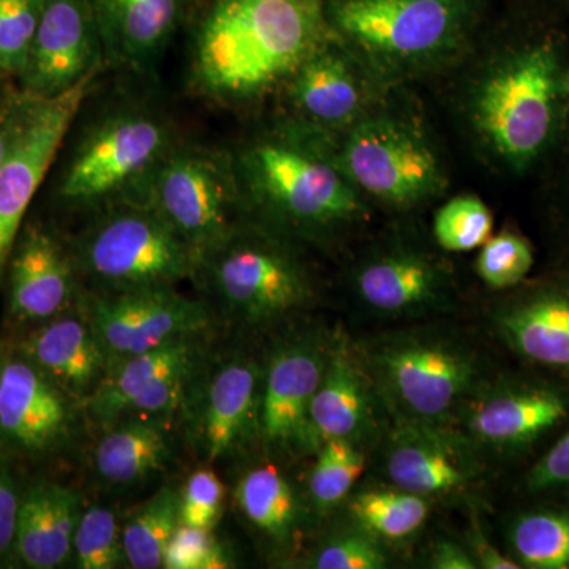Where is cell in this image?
Returning <instances> with one entry per match:
<instances>
[{"label":"cell","instance_id":"obj_1","mask_svg":"<svg viewBox=\"0 0 569 569\" xmlns=\"http://www.w3.org/2000/svg\"><path fill=\"white\" fill-rule=\"evenodd\" d=\"M567 51L548 33L511 41L475 82L468 121L497 167L526 176L559 151L569 129Z\"/></svg>","mask_w":569,"mask_h":569},{"label":"cell","instance_id":"obj_2","mask_svg":"<svg viewBox=\"0 0 569 569\" xmlns=\"http://www.w3.org/2000/svg\"><path fill=\"white\" fill-rule=\"evenodd\" d=\"M331 39L323 0H211L194 74L213 97L252 99L290 80Z\"/></svg>","mask_w":569,"mask_h":569},{"label":"cell","instance_id":"obj_3","mask_svg":"<svg viewBox=\"0 0 569 569\" xmlns=\"http://www.w3.org/2000/svg\"><path fill=\"white\" fill-rule=\"evenodd\" d=\"M247 181L257 200L291 227L328 231L365 212L362 193L348 178L328 134H272L244 156Z\"/></svg>","mask_w":569,"mask_h":569},{"label":"cell","instance_id":"obj_4","mask_svg":"<svg viewBox=\"0 0 569 569\" xmlns=\"http://www.w3.org/2000/svg\"><path fill=\"white\" fill-rule=\"evenodd\" d=\"M332 24L378 67L406 71L433 66L458 50L467 0H337Z\"/></svg>","mask_w":569,"mask_h":569},{"label":"cell","instance_id":"obj_5","mask_svg":"<svg viewBox=\"0 0 569 569\" xmlns=\"http://www.w3.org/2000/svg\"><path fill=\"white\" fill-rule=\"evenodd\" d=\"M337 149L356 189L391 208L426 203L447 183L430 138L403 116L369 111L346 130Z\"/></svg>","mask_w":569,"mask_h":569},{"label":"cell","instance_id":"obj_6","mask_svg":"<svg viewBox=\"0 0 569 569\" xmlns=\"http://www.w3.org/2000/svg\"><path fill=\"white\" fill-rule=\"evenodd\" d=\"M365 362L402 419L432 425L456 410L478 377L470 351L430 335L387 337L366 351Z\"/></svg>","mask_w":569,"mask_h":569},{"label":"cell","instance_id":"obj_7","mask_svg":"<svg viewBox=\"0 0 569 569\" xmlns=\"http://www.w3.org/2000/svg\"><path fill=\"white\" fill-rule=\"evenodd\" d=\"M198 257L152 208L112 213L82 246V260L91 274L122 291L170 288L190 276Z\"/></svg>","mask_w":569,"mask_h":569},{"label":"cell","instance_id":"obj_8","mask_svg":"<svg viewBox=\"0 0 569 569\" xmlns=\"http://www.w3.org/2000/svg\"><path fill=\"white\" fill-rule=\"evenodd\" d=\"M93 74L51 99L28 97L18 111L17 133L0 164V276L21 222L69 132Z\"/></svg>","mask_w":569,"mask_h":569},{"label":"cell","instance_id":"obj_9","mask_svg":"<svg viewBox=\"0 0 569 569\" xmlns=\"http://www.w3.org/2000/svg\"><path fill=\"white\" fill-rule=\"evenodd\" d=\"M151 200V208L198 254L211 252L228 238L234 201L233 176L227 164L208 153H174L163 157L153 168Z\"/></svg>","mask_w":569,"mask_h":569},{"label":"cell","instance_id":"obj_10","mask_svg":"<svg viewBox=\"0 0 569 569\" xmlns=\"http://www.w3.org/2000/svg\"><path fill=\"white\" fill-rule=\"evenodd\" d=\"M212 250H216L212 279L217 291L247 320L282 317L309 299L305 269L276 242L228 236Z\"/></svg>","mask_w":569,"mask_h":569},{"label":"cell","instance_id":"obj_11","mask_svg":"<svg viewBox=\"0 0 569 569\" xmlns=\"http://www.w3.org/2000/svg\"><path fill=\"white\" fill-rule=\"evenodd\" d=\"M167 148L168 130L157 119L144 114L111 119L74 153L61 194L74 203L108 197L152 171Z\"/></svg>","mask_w":569,"mask_h":569},{"label":"cell","instance_id":"obj_12","mask_svg":"<svg viewBox=\"0 0 569 569\" xmlns=\"http://www.w3.org/2000/svg\"><path fill=\"white\" fill-rule=\"evenodd\" d=\"M89 325L108 358L126 359L176 340L192 339L208 325V313L200 302L170 288H138L97 299Z\"/></svg>","mask_w":569,"mask_h":569},{"label":"cell","instance_id":"obj_13","mask_svg":"<svg viewBox=\"0 0 569 569\" xmlns=\"http://www.w3.org/2000/svg\"><path fill=\"white\" fill-rule=\"evenodd\" d=\"M100 39L91 0H47L20 74L26 96L51 99L91 77Z\"/></svg>","mask_w":569,"mask_h":569},{"label":"cell","instance_id":"obj_14","mask_svg":"<svg viewBox=\"0 0 569 569\" xmlns=\"http://www.w3.org/2000/svg\"><path fill=\"white\" fill-rule=\"evenodd\" d=\"M291 103L320 132L348 130L372 111V92L350 51L326 41L290 78Z\"/></svg>","mask_w":569,"mask_h":569},{"label":"cell","instance_id":"obj_15","mask_svg":"<svg viewBox=\"0 0 569 569\" xmlns=\"http://www.w3.org/2000/svg\"><path fill=\"white\" fill-rule=\"evenodd\" d=\"M325 358L310 343H291L272 358L260 406L261 432L268 443L299 451L320 449L312 402Z\"/></svg>","mask_w":569,"mask_h":569},{"label":"cell","instance_id":"obj_16","mask_svg":"<svg viewBox=\"0 0 569 569\" xmlns=\"http://www.w3.org/2000/svg\"><path fill=\"white\" fill-rule=\"evenodd\" d=\"M193 362L192 339L176 340L122 359L118 370L93 392V415L114 421L132 411L153 415L171 410L182 395Z\"/></svg>","mask_w":569,"mask_h":569},{"label":"cell","instance_id":"obj_17","mask_svg":"<svg viewBox=\"0 0 569 569\" xmlns=\"http://www.w3.org/2000/svg\"><path fill=\"white\" fill-rule=\"evenodd\" d=\"M497 326L523 359L569 376V276L531 284L498 312Z\"/></svg>","mask_w":569,"mask_h":569},{"label":"cell","instance_id":"obj_18","mask_svg":"<svg viewBox=\"0 0 569 569\" xmlns=\"http://www.w3.org/2000/svg\"><path fill=\"white\" fill-rule=\"evenodd\" d=\"M356 293L381 316L425 312L448 293L447 272L433 258L411 247H389L367 258L355 277Z\"/></svg>","mask_w":569,"mask_h":569},{"label":"cell","instance_id":"obj_19","mask_svg":"<svg viewBox=\"0 0 569 569\" xmlns=\"http://www.w3.org/2000/svg\"><path fill=\"white\" fill-rule=\"evenodd\" d=\"M388 477L417 496L456 492L475 475L473 460L456 438L432 422L402 419L387 455Z\"/></svg>","mask_w":569,"mask_h":569},{"label":"cell","instance_id":"obj_20","mask_svg":"<svg viewBox=\"0 0 569 569\" xmlns=\"http://www.w3.org/2000/svg\"><path fill=\"white\" fill-rule=\"evenodd\" d=\"M69 426L61 389L28 361H6L0 369V436L24 451H44Z\"/></svg>","mask_w":569,"mask_h":569},{"label":"cell","instance_id":"obj_21","mask_svg":"<svg viewBox=\"0 0 569 569\" xmlns=\"http://www.w3.org/2000/svg\"><path fill=\"white\" fill-rule=\"evenodd\" d=\"M373 388L365 359L346 337H337L326 353L323 373L312 402L318 440L356 441L373 426Z\"/></svg>","mask_w":569,"mask_h":569},{"label":"cell","instance_id":"obj_22","mask_svg":"<svg viewBox=\"0 0 569 569\" xmlns=\"http://www.w3.org/2000/svg\"><path fill=\"white\" fill-rule=\"evenodd\" d=\"M567 397L556 389H500L471 408V436L497 448L526 447L568 417Z\"/></svg>","mask_w":569,"mask_h":569},{"label":"cell","instance_id":"obj_23","mask_svg":"<svg viewBox=\"0 0 569 569\" xmlns=\"http://www.w3.org/2000/svg\"><path fill=\"white\" fill-rule=\"evenodd\" d=\"M77 492L58 485L36 486L18 511L14 549L26 567H61L73 552V537L81 518Z\"/></svg>","mask_w":569,"mask_h":569},{"label":"cell","instance_id":"obj_24","mask_svg":"<svg viewBox=\"0 0 569 569\" xmlns=\"http://www.w3.org/2000/svg\"><path fill=\"white\" fill-rule=\"evenodd\" d=\"M71 282L61 246L44 231L29 230L11 261V312L21 320H47L69 301Z\"/></svg>","mask_w":569,"mask_h":569},{"label":"cell","instance_id":"obj_25","mask_svg":"<svg viewBox=\"0 0 569 569\" xmlns=\"http://www.w3.org/2000/svg\"><path fill=\"white\" fill-rule=\"evenodd\" d=\"M24 351L44 376L73 395H86L99 383L108 359L92 326L78 318L43 326L29 337Z\"/></svg>","mask_w":569,"mask_h":569},{"label":"cell","instance_id":"obj_26","mask_svg":"<svg viewBox=\"0 0 569 569\" xmlns=\"http://www.w3.org/2000/svg\"><path fill=\"white\" fill-rule=\"evenodd\" d=\"M186 0H91L100 37L132 63L151 61L178 24Z\"/></svg>","mask_w":569,"mask_h":569},{"label":"cell","instance_id":"obj_27","mask_svg":"<svg viewBox=\"0 0 569 569\" xmlns=\"http://www.w3.org/2000/svg\"><path fill=\"white\" fill-rule=\"evenodd\" d=\"M258 373L253 366L234 361L223 366L209 385L203 436L208 459L228 455L244 436L257 400Z\"/></svg>","mask_w":569,"mask_h":569},{"label":"cell","instance_id":"obj_28","mask_svg":"<svg viewBox=\"0 0 569 569\" xmlns=\"http://www.w3.org/2000/svg\"><path fill=\"white\" fill-rule=\"evenodd\" d=\"M170 456V440L162 427L133 419L114 427L96 449L100 477L114 485H132L156 473Z\"/></svg>","mask_w":569,"mask_h":569},{"label":"cell","instance_id":"obj_29","mask_svg":"<svg viewBox=\"0 0 569 569\" xmlns=\"http://www.w3.org/2000/svg\"><path fill=\"white\" fill-rule=\"evenodd\" d=\"M181 523V492L167 486L146 501L122 530L123 557L134 569L163 567L168 542Z\"/></svg>","mask_w":569,"mask_h":569},{"label":"cell","instance_id":"obj_30","mask_svg":"<svg viewBox=\"0 0 569 569\" xmlns=\"http://www.w3.org/2000/svg\"><path fill=\"white\" fill-rule=\"evenodd\" d=\"M236 501L246 518L269 537L283 538L293 529V489L276 467L250 470L236 488Z\"/></svg>","mask_w":569,"mask_h":569},{"label":"cell","instance_id":"obj_31","mask_svg":"<svg viewBox=\"0 0 569 569\" xmlns=\"http://www.w3.org/2000/svg\"><path fill=\"white\" fill-rule=\"evenodd\" d=\"M429 507L425 497L397 490H369L351 501V515L359 526L385 539H403L421 529Z\"/></svg>","mask_w":569,"mask_h":569},{"label":"cell","instance_id":"obj_32","mask_svg":"<svg viewBox=\"0 0 569 569\" xmlns=\"http://www.w3.org/2000/svg\"><path fill=\"white\" fill-rule=\"evenodd\" d=\"M520 563L533 569L569 568V515L537 511L520 516L511 530Z\"/></svg>","mask_w":569,"mask_h":569},{"label":"cell","instance_id":"obj_33","mask_svg":"<svg viewBox=\"0 0 569 569\" xmlns=\"http://www.w3.org/2000/svg\"><path fill=\"white\" fill-rule=\"evenodd\" d=\"M365 470V456L355 441L329 438L318 449L310 475V493L318 508L329 509L343 500Z\"/></svg>","mask_w":569,"mask_h":569},{"label":"cell","instance_id":"obj_34","mask_svg":"<svg viewBox=\"0 0 569 569\" xmlns=\"http://www.w3.org/2000/svg\"><path fill=\"white\" fill-rule=\"evenodd\" d=\"M493 217L488 204L475 194H460L438 209L433 234L448 252H470L492 236Z\"/></svg>","mask_w":569,"mask_h":569},{"label":"cell","instance_id":"obj_35","mask_svg":"<svg viewBox=\"0 0 569 569\" xmlns=\"http://www.w3.org/2000/svg\"><path fill=\"white\" fill-rule=\"evenodd\" d=\"M73 553L81 569H112L126 560L122 531L110 508L97 505L81 512L74 530Z\"/></svg>","mask_w":569,"mask_h":569},{"label":"cell","instance_id":"obj_36","mask_svg":"<svg viewBox=\"0 0 569 569\" xmlns=\"http://www.w3.org/2000/svg\"><path fill=\"white\" fill-rule=\"evenodd\" d=\"M535 254L522 234L501 231L490 236L478 254L477 272L482 282L493 290L516 287L530 274Z\"/></svg>","mask_w":569,"mask_h":569},{"label":"cell","instance_id":"obj_37","mask_svg":"<svg viewBox=\"0 0 569 569\" xmlns=\"http://www.w3.org/2000/svg\"><path fill=\"white\" fill-rule=\"evenodd\" d=\"M47 0H0V71L21 74Z\"/></svg>","mask_w":569,"mask_h":569},{"label":"cell","instance_id":"obj_38","mask_svg":"<svg viewBox=\"0 0 569 569\" xmlns=\"http://www.w3.org/2000/svg\"><path fill=\"white\" fill-rule=\"evenodd\" d=\"M223 550L213 541L211 530L179 523L164 552L167 569H220L227 568Z\"/></svg>","mask_w":569,"mask_h":569},{"label":"cell","instance_id":"obj_39","mask_svg":"<svg viewBox=\"0 0 569 569\" xmlns=\"http://www.w3.org/2000/svg\"><path fill=\"white\" fill-rule=\"evenodd\" d=\"M223 485L211 470L194 471L181 492V523L212 530L222 515Z\"/></svg>","mask_w":569,"mask_h":569},{"label":"cell","instance_id":"obj_40","mask_svg":"<svg viewBox=\"0 0 569 569\" xmlns=\"http://www.w3.org/2000/svg\"><path fill=\"white\" fill-rule=\"evenodd\" d=\"M318 569H380L387 567L383 550L362 535H347L329 542L316 559Z\"/></svg>","mask_w":569,"mask_h":569},{"label":"cell","instance_id":"obj_41","mask_svg":"<svg viewBox=\"0 0 569 569\" xmlns=\"http://www.w3.org/2000/svg\"><path fill=\"white\" fill-rule=\"evenodd\" d=\"M531 492L569 489V430L550 448L548 455L531 468L527 477Z\"/></svg>","mask_w":569,"mask_h":569},{"label":"cell","instance_id":"obj_42","mask_svg":"<svg viewBox=\"0 0 569 569\" xmlns=\"http://www.w3.org/2000/svg\"><path fill=\"white\" fill-rule=\"evenodd\" d=\"M21 500L6 471H0V556L14 546Z\"/></svg>","mask_w":569,"mask_h":569},{"label":"cell","instance_id":"obj_43","mask_svg":"<svg viewBox=\"0 0 569 569\" xmlns=\"http://www.w3.org/2000/svg\"><path fill=\"white\" fill-rule=\"evenodd\" d=\"M471 549H473L471 556H473L478 567L486 569L520 568L518 561L508 559L500 550H497L496 546L490 545L489 539L479 529H475L473 533H471Z\"/></svg>","mask_w":569,"mask_h":569},{"label":"cell","instance_id":"obj_44","mask_svg":"<svg viewBox=\"0 0 569 569\" xmlns=\"http://www.w3.org/2000/svg\"><path fill=\"white\" fill-rule=\"evenodd\" d=\"M432 568L437 569H475L478 568L473 556L455 542H438L432 552Z\"/></svg>","mask_w":569,"mask_h":569},{"label":"cell","instance_id":"obj_45","mask_svg":"<svg viewBox=\"0 0 569 569\" xmlns=\"http://www.w3.org/2000/svg\"><path fill=\"white\" fill-rule=\"evenodd\" d=\"M18 111H20V107L13 108L9 114L0 118V164L9 156L11 144H13L14 133H17Z\"/></svg>","mask_w":569,"mask_h":569},{"label":"cell","instance_id":"obj_46","mask_svg":"<svg viewBox=\"0 0 569 569\" xmlns=\"http://www.w3.org/2000/svg\"><path fill=\"white\" fill-rule=\"evenodd\" d=\"M563 141L569 142V130ZM557 183H559L561 209H563L565 219H567L569 222V148L567 152V159H565L563 167H561L559 182Z\"/></svg>","mask_w":569,"mask_h":569},{"label":"cell","instance_id":"obj_47","mask_svg":"<svg viewBox=\"0 0 569 569\" xmlns=\"http://www.w3.org/2000/svg\"><path fill=\"white\" fill-rule=\"evenodd\" d=\"M565 92H567L569 96V67L567 71V77H565Z\"/></svg>","mask_w":569,"mask_h":569},{"label":"cell","instance_id":"obj_48","mask_svg":"<svg viewBox=\"0 0 569 569\" xmlns=\"http://www.w3.org/2000/svg\"><path fill=\"white\" fill-rule=\"evenodd\" d=\"M3 362H6V359H3V350L0 348V369H2Z\"/></svg>","mask_w":569,"mask_h":569}]
</instances>
